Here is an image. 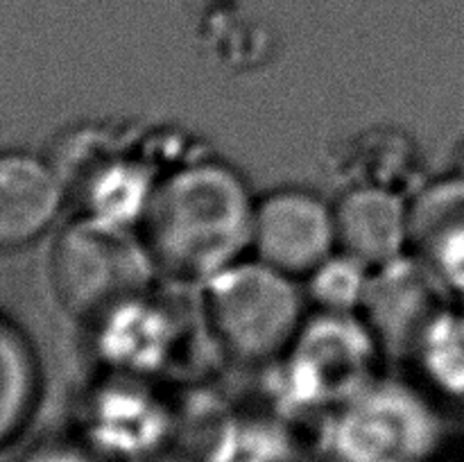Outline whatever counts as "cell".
Listing matches in <instances>:
<instances>
[{"label":"cell","mask_w":464,"mask_h":462,"mask_svg":"<svg viewBox=\"0 0 464 462\" xmlns=\"http://www.w3.org/2000/svg\"><path fill=\"white\" fill-rule=\"evenodd\" d=\"M334 217L340 252L372 270L411 254V202L388 184H352L334 199Z\"/></svg>","instance_id":"6"},{"label":"cell","mask_w":464,"mask_h":462,"mask_svg":"<svg viewBox=\"0 0 464 462\" xmlns=\"http://www.w3.org/2000/svg\"><path fill=\"white\" fill-rule=\"evenodd\" d=\"M411 252L449 288L464 294V177L430 186L411 204Z\"/></svg>","instance_id":"7"},{"label":"cell","mask_w":464,"mask_h":462,"mask_svg":"<svg viewBox=\"0 0 464 462\" xmlns=\"http://www.w3.org/2000/svg\"><path fill=\"white\" fill-rule=\"evenodd\" d=\"M41 399L36 351L21 329L0 315V451L25 433Z\"/></svg>","instance_id":"8"},{"label":"cell","mask_w":464,"mask_h":462,"mask_svg":"<svg viewBox=\"0 0 464 462\" xmlns=\"http://www.w3.org/2000/svg\"><path fill=\"white\" fill-rule=\"evenodd\" d=\"M374 270L335 249L326 261L302 279L308 306L322 315H356L370 293Z\"/></svg>","instance_id":"9"},{"label":"cell","mask_w":464,"mask_h":462,"mask_svg":"<svg viewBox=\"0 0 464 462\" xmlns=\"http://www.w3.org/2000/svg\"><path fill=\"white\" fill-rule=\"evenodd\" d=\"M157 274L134 226L91 216L63 225L50 249L48 276L59 306L82 322H98L140 297Z\"/></svg>","instance_id":"3"},{"label":"cell","mask_w":464,"mask_h":462,"mask_svg":"<svg viewBox=\"0 0 464 462\" xmlns=\"http://www.w3.org/2000/svg\"><path fill=\"white\" fill-rule=\"evenodd\" d=\"M66 204V184L53 159L0 149V254L23 252L44 240Z\"/></svg>","instance_id":"5"},{"label":"cell","mask_w":464,"mask_h":462,"mask_svg":"<svg viewBox=\"0 0 464 462\" xmlns=\"http://www.w3.org/2000/svg\"><path fill=\"white\" fill-rule=\"evenodd\" d=\"M415 349L438 388L464 397V306L438 308Z\"/></svg>","instance_id":"10"},{"label":"cell","mask_w":464,"mask_h":462,"mask_svg":"<svg viewBox=\"0 0 464 462\" xmlns=\"http://www.w3.org/2000/svg\"><path fill=\"white\" fill-rule=\"evenodd\" d=\"M335 249L334 199L297 184L256 195L249 256L302 281Z\"/></svg>","instance_id":"4"},{"label":"cell","mask_w":464,"mask_h":462,"mask_svg":"<svg viewBox=\"0 0 464 462\" xmlns=\"http://www.w3.org/2000/svg\"><path fill=\"white\" fill-rule=\"evenodd\" d=\"M199 288L208 335L243 365H266L288 353L306 324L302 281L254 256L231 263Z\"/></svg>","instance_id":"2"},{"label":"cell","mask_w":464,"mask_h":462,"mask_svg":"<svg viewBox=\"0 0 464 462\" xmlns=\"http://www.w3.org/2000/svg\"><path fill=\"white\" fill-rule=\"evenodd\" d=\"M254 202L238 168L216 157L190 159L159 175L136 234L157 274L204 285L249 256Z\"/></svg>","instance_id":"1"},{"label":"cell","mask_w":464,"mask_h":462,"mask_svg":"<svg viewBox=\"0 0 464 462\" xmlns=\"http://www.w3.org/2000/svg\"><path fill=\"white\" fill-rule=\"evenodd\" d=\"M21 462H102L98 453L80 444L68 442H50L32 448Z\"/></svg>","instance_id":"11"}]
</instances>
